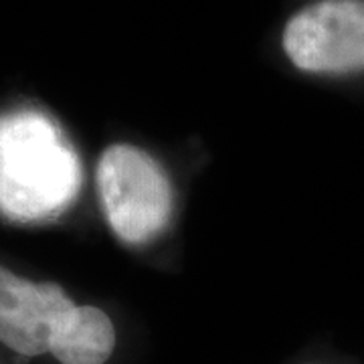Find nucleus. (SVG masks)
<instances>
[{
  "instance_id": "nucleus-1",
  "label": "nucleus",
  "mask_w": 364,
  "mask_h": 364,
  "mask_svg": "<svg viewBox=\"0 0 364 364\" xmlns=\"http://www.w3.org/2000/svg\"><path fill=\"white\" fill-rule=\"evenodd\" d=\"M81 188V162L61 130L37 112L0 117V213L18 223L65 210Z\"/></svg>"
},
{
  "instance_id": "nucleus-2",
  "label": "nucleus",
  "mask_w": 364,
  "mask_h": 364,
  "mask_svg": "<svg viewBox=\"0 0 364 364\" xmlns=\"http://www.w3.org/2000/svg\"><path fill=\"white\" fill-rule=\"evenodd\" d=\"M105 219L119 241L144 245L160 235L174 210L168 176L154 158L132 144H112L97 164Z\"/></svg>"
},
{
  "instance_id": "nucleus-3",
  "label": "nucleus",
  "mask_w": 364,
  "mask_h": 364,
  "mask_svg": "<svg viewBox=\"0 0 364 364\" xmlns=\"http://www.w3.org/2000/svg\"><path fill=\"white\" fill-rule=\"evenodd\" d=\"M284 49L308 73L364 69V0H320L289 18Z\"/></svg>"
},
{
  "instance_id": "nucleus-4",
  "label": "nucleus",
  "mask_w": 364,
  "mask_h": 364,
  "mask_svg": "<svg viewBox=\"0 0 364 364\" xmlns=\"http://www.w3.org/2000/svg\"><path fill=\"white\" fill-rule=\"evenodd\" d=\"M77 306L51 282L35 284L0 267V342L23 356L51 354Z\"/></svg>"
},
{
  "instance_id": "nucleus-5",
  "label": "nucleus",
  "mask_w": 364,
  "mask_h": 364,
  "mask_svg": "<svg viewBox=\"0 0 364 364\" xmlns=\"http://www.w3.org/2000/svg\"><path fill=\"white\" fill-rule=\"evenodd\" d=\"M116 346V328L95 306H77L51 354L61 364H104Z\"/></svg>"
}]
</instances>
